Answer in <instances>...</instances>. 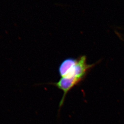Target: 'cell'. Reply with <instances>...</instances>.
<instances>
[{
    "label": "cell",
    "mask_w": 124,
    "mask_h": 124,
    "mask_svg": "<svg viewBox=\"0 0 124 124\" xmlns=\"http://www.w3.org/2000/svg\"><path fill=\"white\" fill-rule=\"evenodd\" d=\"M95 65L88 64L85 56L77 58H67L62 61L58 68L61 78L58 82L53 83L63 93L59 103L60 107L62 105L67 93L84 79L88 72Z\"/></svg>",
    "instance_id": "1"
}]
</instances>
